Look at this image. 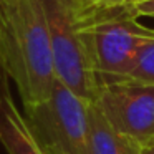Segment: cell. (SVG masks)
Returning <instances> with one entry per match:
<instances>
[{
    "mask_svg": "<svg viewBox=\"0 0 154 154\" xmlns=\"http://www.w3.org/2000/svg\"><path fill=\"white\" fill-rule=\"evenodd\" d=\"M2 2H4V0H0V4H2Z\"/></svg>",
    "mask_w": 154,
    "mask_h": 154,
    "instance_id": "cell-14",
    "label": "cell"
},
{
    "mask_svg": "<svg viewBox=\"0 0 154 154\" xmlns=\"http://www.w3.org/2000/svg\"><path fill=\"white\" fill-rule=\"evenodd\" d=\"M88 154H143L136 139L109 126L94 103L88 106Z\"/></svg>",
    "mask_w": 154,
    "mask_h": 154,
    "instance_id": "cell-7",
    "label": "cell"
},
{
    "mask_svg": "<svg viewBox=\"0 0 154 154\" xmlns=\"http://www.w3.org/2000/svg\"><path fill=\"white\" fill-rule=\"evenodd\" d=\"M139 2H146V0H126V4L134 5V4H139Z\"/></svg>",
    "mask_w": 154,
    "mask_h": 154,
    "instance_id": "cell-13",
    "label": "cell"
},
{
    "mask_svg": "<svg viewBox=\"0 0 154 154\" xmlns=\"http://www.w3.org/2000/svg\"><path fill=\"white\" fill-rule=\"evenodd\" d=\"M91 5H98V7H114V5H123L126 4V0H86Z\"/></svg>",
    "mask_w": 154,
    "mask_h": 154,
    "instance_id": "cell-10",
    "label": "cell"
},
{
    "mask_svg": "<svg viewBox=\"0 0 154 154\" xmlns=\"http://www.w3.org/2000/svg\"><path fill=\"white\" fill-rule=\"evenodd\" d=\"M133 7L139 14V17H151V15H154V0L139 2V4H134Z\"/></svg>",
    "mask_w": 154,
    "mask_h": 154,
    "instance_id": "cell-9",
    "label": "cell"
},
{
    "mask_svg": "<svg viewBox=\"0 0 154 154\" xmlns=\"http://www.w3.org/2000/svg\"><path fill=\"white\" fill-rule=\"evenodd\" d=\"M94 104L118 133L143 147L154 144V85L133 78L106 81L100 85Z\"/></svg>",
    "mask_w": 154,
    "mask_h": 154,
    "instance_id": "cell-5",
    "label": "cell"
},
{
    "mask_svg": "<svg viewBox=\"0 0 154 154\" xmlns=\"http://www.w3.org/2000/svg\"><path fill=\"white\" fill-rule=\"evenodd\" d=\"M8 80V76L5 75V71L2 70V65H0V98H2V91H4V85Z\"/></svg>",
    "mask_w": 154,
    "mask_h": 154,
    "instance_id": "cell-11",
    "label": "cell"
},
{
    "mask_svg": "<svg viewBox=\"0 0 154 154\" xmlns=\"http://www.w3.org/2000/svg\"><path fill=\"white\" fill-rule=\"evenodd\" d=\"M143 154H154V144L144 146V147H143Z\"/></svg>",
    "mask_w": 154,
    "mask_h": 154,
    "instance_id": "cell-12",
    "label": "cell"
},
{
    "mask_svg": "<svg viewBox=\"0 0 154 154\" xmlns=\"http://www.w3.org/2000/svg\"><path fill=\"white\" fill-rule=\"evenodd\" d=\"M0 65L15 81L23 106L50 96L57 76L42 0L0 4Z\"/></svg>",
    "mask_w": 154,
    "mask_h": 154,
    "instance_id": "cell-1",
    "label": "cell"
},
{
    "mask_svg": "<svg viewBox=\"0 0 154 154\" xmlns=\"http://www.w3.org/2000/svg\"><path fill=\"white\" fill-rule=\"evenodd\" d=\"M129 78L147 85H154V38L146 40L139 47Z\"/></svg>",
    "mask_w": 154,
    "mask_h": 154,
    "instance_id": "cell-8",
    "label": "cell"
},
{
    "mask_svg": "<svg viewBox=\"0 0 154 154\" xmlns=\"http://www.w3.org/2000/svg\"><path fill=\"white\" fill-rule=\"evenodd\" d=\"M0 144L8 154H50L15 106L5 81L0 98Z\"/></svg>",
    "mask_w": 154,
    "mask_h": 154,
    "instance_id": "cell-6",
    "label": "cell"
},
{
    "mask_svg": "<svg viewBox=\"0 0 154 154\" xmlns=\"http://www.w3.org/2000/svg\"><path fill=\"white\" fill-rule=\"evenodd\" d=\"M88 106L57 80L47 100L23 106V116L50 154H88Z\"/></svg>",
    "mask_w": 154,
    "mask_h": 154,
    "instance_id": "cell-4",
    "label": "cell"
},
{
    "mask_svg": "<svg viewBox=\"0 0 154 154\" xmlns=\"http://www.w3.org/2000/svg\"><path fill=\"white\" fill-rule=\"evenodd\" d=\"M50 37L55 76L86 103L100 93L90 35L91 4L86 0H42Z\"/></svg>",
    "mask_w": 154,
    "mask_h": 154,
    "instance_id": "cell-2",
    "label": "cell"
},
{
    "mask_svg": "<svg viewBox=\"0 0 154 154\" xmlns=\"http://www.w3.org/2000/svg\"><path fill=\"white\" fill-rule=\"evenodd\" d=\"M137 18L139 14L129 4L91 5L90 35L100 85L129 78L139 47L154 38V28L144 27Z\"/></svg>",
    "mask_w": 154,
    "mask_h": 154,
    "instance_id": "cell-3",
    "label": "cell"
},
{
    "mask_svg": "<svg viewBox=\"0 0 154 154\" xmlns=\"http://www.w3.org/2000/svg\"><path fill=\"white\" fill-rule=\"evenodd\" d=\"M151 17H152V18H154V15H151Z\"/></svg>",
    "mask_w": 154,
    "mask_h": 154,
    "instance_id": "cell-15",
    "label": "cell"
}]
</instances>
